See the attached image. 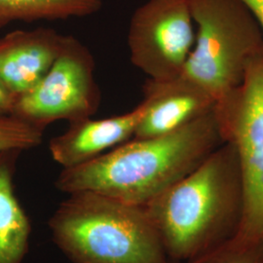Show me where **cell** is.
Returning <instances> with one entry per match:
<instances>
[{
	"mask_svg": "<svg viewBox=\"0 0 263 263\" xmlns=\"http://www.w3.org/2000/svg\"><path fill=\"white\" fill-rule=\"evenodd\" d=\"M145 105L141 102L129 112L104 119L91 117L69 122L68 129L49 141L53 160L69 169L95 159L135 136Z\"/></svg>",
	"mask_w": 263,
	"mask_h": 263,
	"instance_id": "10",
	"label": "cell"
},
{
	"mask_svg": "<svg viewBox=\"0 0 263 263\" xmlns=\"http://www.w3.org/2000/svg\"><path fill=\"white\" fill-rule=\"evenodd\" d=\"M94 57L81 41L65 35L63 46L47 74L15 100L11 115L45 131L52 123L92 117L101 104L95 78Z\"/></svg>",
	"mask_w": 263,
	"mask_h": 263,
	"instance_id": "6",
	"label": "cell"
},
{
	"mask_svg": "<svg viewBox=\"0 0 263 263\" xmlns=\"http://www.w3.org/2000/svg\"><path fill=\"white\" fill-rule=\"evenodd\" d=\"M223 142L214 107L177 131L134 139L82 165L63 169L55 186L66 194L90 190L144 207Z\"/></svg>",
	"mask_w": 263,
	"mask_h": 263,
	"instance_id": "2",
	"label": "cell"
},
{
	"mask_svg": "<svg viewBox=\"0 0 263 263\" xmlns=\"http://www.w3.org/2000/svg\"><path fill=\"white\" fill-rule=\"evenodd\" d=\"M66 34L51 28L19 29L0 37V80L16 98L47 74Z\"/></svg>",
	"mask_w": 263,
	"mask_h": 263,
	"instance_id": "9",
	"label": "cell"
},
{
	"mask_svg": "<svg viewBox=\"0 0 263 263\" xmlns=\"http://www.w3.org/2000/svg\"><path fill=\"white\" fill-rule=\"evenodd\" d=\"M172 263H187L235 239L245 189L236 147L223 142L197 168L144 206Z\"/></svg>",
	"mask_w": 263,
	"mask_h": 263,
	"instance_id": "1",
	"label": "cell"
},
{
	"mask_svg": "<svg viewBox=\"0 0 263 263\" xmlns=\"http://www.w3.org/2000/svg\"><path fill=\"white\" fill-rule=\"evenodd\" d=\"M197 27L195 43L180 74L216 103L242 84L263 47V30L242 0H189Z\"/></svg>",
	"mask_w": 263,
	"mask_h": 263,
	"instance_id": "4",
	"label": "cell"
},
{
	"mask_svg": "<svg viewBox=\"0 0 263 263\" xmlns=\"http://www.w3.org/2000/svg\"><path fill=\"white\" fill-rule=\"evenodd\" d=\"M48 226L72 263H172L145 208L99 192L68 193Z\"/></svg>",
	"mask_w": 263,
	"mask_h": 263,
	"instance_id": "3",
	"label": "cell"
},
{
	"mask_svg": "<svg viewBox=\"0 0 263 263\" xmlns=\"http://www.w3.org/2000/svg\"><path fill=\"white\" fill-rule=\"evenodd\" d=\"M195 37L189 0H147L135 10L129 24L130 60L149 79L177 78Z\"/></svg>",
	"mask_w": 263,
	"mask_h": 263,
	"instance_id": "7",
	"label": "cell"
},
{
	"mask_svg": "<svg viewBox=\"0 0 263 263\" xmlns=\"http://www.w3.org/2000/svg\"><path fill=\"white\" fill-rule=\"evenodd\" d=\"M44 132L9 115L0 117V151H26L37 147Z\"/></svg>",
	"mask_w": 263,
	"mask_h": 263,
	"instance_id": "13",
	"label": "cell"
},
{
	"mask_svg": "<svg viewBox=\"0 0 263 263\" xmlns=\"http://www.w3.org/2000/svg\"><path fill=\"white\" fill-rule=\"evenodd\" d=\"M23 151H0V263H23L31 226L15 191V174Z\"/></svg>",
	"mask_w": 263,
	"mask_h": 263,
	"instance_id": "11",
	"label": "cell"
},
{
	"mask_svg": "<svg viewBox=\"0 0 263 263\" xmlns=\"http://www.w3.org/2000/svg\"><path fill=\"white\" fill-rule=\"evenodd\" d=\"M102 7L103 0H0V29L15 22L84 18Z\"/></svg>",
	"mask_w": 263,
	"mask_h": 263,
	"instance_id": "12",
	"label": "cell"
},
{
	"mask_svg": "<svg viewBox=\"0 0 263 263\" xmlns=\"http://www.w3.org/2000/svg\"><path fill=\"white\" fill-rule=\"evenodd\" d=\"M145 112L134 139L167 135L211 111L216 101L183 76L170 80L147 79L142 86Z\"/></svg>",
	"mask_w": 263,
	"mask_h": 263,
	"instance_id": "8",
	"label": "cell"
},
{
	"mask_svg": "<svg viewBox=\"0 0 263 263\" xmlns=\"http://www.w3.org/2000/svg\"><path fill=\"white\" fill-rule=\"evenodd\" d=\"M215 113L223 141L236 147L244 181V218L234 240L263 239V47Z\"/></svg>",
	"mask_w": 263,
	"mask_h": 263,
	"instance_id": "5",
	"label": "cell"
},
{
	"mask_svg": "<svg viewBox=\"0 0 263 263\" xmlns=\"http://www.w3.org/2000/svg\"><path fill=\"white\" fill-rule=\"evenodd\" d=\"M187 263H263V239L233 240L215 252Z\"/></svg>",
	"mask_w": 263,
	"mask_h": 263,
	"instance_id": "14",
	"label": "cell"
},
{
	"mask_svg": "<svg viewBox=\"0 0 263 263\" xmlns=\"http://www.w3.org/2000/svg\"><path fill=\"white\" fill-rule=\"evenodd\" d=\"M15 100L16 97L10 92L7 87L0 80V117L11 115Z\"/></svg>",
	"mask_w": 263,
	"mask_h": 263,
	"instance_id": "15",
	"label": "cell"
},
{
	"mask_svg": "<svg viewBox=\"0 0 263 263\" xmlns=\"http://www.w3.org/2000/svg\"><path fill=\"white\" fill-rule=\"evenodd\" d=\"M254 14L263 30V0H242Z\"/></svg>",
	"mask_w": 263,
	"mask_h": 263,
	"instance_id": "16",
	"label": "cell"
}]
</instances>
